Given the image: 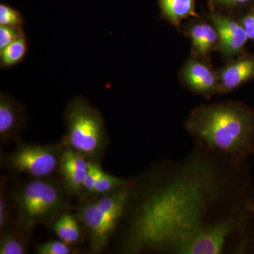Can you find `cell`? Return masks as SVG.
<instances>
[{"label": "cell", "mask_w": 254, "mask_h": 254, "mask_svg": "<svg viewBox=\"0 0 254 254\" xmlns=\"http://www.w3.org/2000/svg\"><path fill=\"white\" fill-rule=\"evenodd\" d=\"M187 128L200 149L230 163L254 155V110L241 103L203 105L190 114Z\"/></svg>", "instance_id": "6da1fadb"}, {"label": "cell", "mask_w": 254, "mask_h": 254, "mask_svg": "<svg viewBox=\"0 0 254 254\" xmlns=\"http://www.w3.org/2000/svg\"><path fill=\"white\" fill-rule=\"evenodd\" d=\"M73 246L68 245L61 240H52L37 245V254H73L77 253Z\"/></svg>", "instance_id": "d6986e66"}, {"label": "cell", "mask_w": 254, "mask_h": 254, "mask_svg": "<svg viewBox=\"0 0 254 254\" xmlns=\"http://www.w3.org/2000/svg\"><path fill=\"white\" fill-rule=\"evenodd\" d=\"M50 225L60 240L73 247L81 242L83 228L76 215L65 210Z\"/></svg>", "instance_id": "8fae6325"}, {"label": "cell", "mask_w": 254, "mask_h": 254, "mask_svg": "<svg viewBox=\"0 0 254 254\" xmlns=\"http://www.w3.org/2000/svg\"><path fill=\"white\" fill-rule=\"evenodd\" d=\"M210 20L218 31V47L224 55L236 56L243 51L250 39L240 21L218 14H212Z\"/></svg>", "instance_id": "ba28073f"}, {"label": "cell", "mask_w": 254, "mask_h": 254, "mask_svg": "<svg viewBox=\"0 0 254 254\" xmlns=\"http://www.w3.org/2000/svg\"><path fill=\"white\" fill-rule=\"evenodd\" d=\"M26 122L24 105L7 93H0V141L6 145L19 138Z\"/></svg>", "instance_id": "52a82bcc"}, {"label": "cell", "mask_w": 254, "mask_h": 254, "mask_svg": "<svg viewBox=\"0 0 254 254\" xmlns=\"http://www.w3.org/2000/svg\"><path fill=\"white\" fill-rule=\"evenodd\" d=\"M254 0H211L212 3L223 7H233L252 2Z\"/></svg>", "instance_id": "603a6c76"}, {"label": "cell", "mask_w": 254, "mask_h": 254, "mask_svg": "<svg viewBox=\"0 0 254 254\" xmlns=\"http://www.w3.org/2000/svg\"><path fill=\"white\" fill-rule=\"evenodd\" d=\"M161 14L172 24L180 26L182 20L195 16V0H159Z\"/></svg>", "instance_id": "5bb4252c"}, {"label": "cell", "mask_w": 254, "mask_h": 254, "mask_svg": "<svg viewBox=\"0 0 254 254\" xmlns=\"http://www.w3.org/2000/svg\"><path fill=\"white\" fill-rule=\"evenodd\" d=\"M25 19L18 10L9 4H0V26L23 28Z\"/></svg>", "instance_id": "ac0fdd59"}, {"label": "cell", "mask_w": 254, "mask_h": 254, "mask_svg": "<svg viewBox=\"0 0 254 254\" xmlns=\"http://www.w3.org/2000/svg\"><path fill=\"white\" fill-rule=\"evenodd\" d=\"M102 172H103V169L100 167L99 162L91 161L86 179L83 182L82 198L83 197H86L87 198L88 197L91 198L95 185Z\"/></svg>", "instance_id": "ffe728a7"}, {"label": "cell", "mask_w": 254, "mask_h": 254, "mask_svg": "<svg viewBox=\"0 0 254 254\" xmlns=\"http://www.w3.org/2000/svg\"><path fill=\"white\" fill-rule=\"evenodd\" d=\"M68 195L61 181L30 178L9 193L16 225L31 233L38 225H50L67 206Z\"/></svg>", "instance_id": "7a4b0ae2"}, {"label": "cell", "mask_w": 254, "mask_h": 254, "mask_svg": "<svg viewBox=\"0 0 254 254\" xmlns=\"http://www.w3.org/2000/svg\"><path fill=\"white\" fill-rule=\"evenodd\" d=\"M240 21L245 28L249 39L254 41V9L249 11L247 14L243 16Z\"/></svg>", "instance_id": "7402d4cb"}, {"label": "cell", "mask_w": 254, "mask_h": 254, "mask_svg": "<svg viewBox=\"0 0 254 254\" xmlns=\"http://www.w3.org/2000/svg\"><path fill=\"white\" fill-rule=\"evenodd\" d=\"M65 146L99 162L105 153L108 137L101 113L82 96H76L66 104L64 113Z\"/></svg>", "instance_id": "277c9868"}, {"label": "cell", "mask_w": 254, "mask_h": 254, "mask_svg": "<svg viewBox=\"0 0 254 254\" xmlns=\"http://www.w3.org/2000/svg\"><path fill=\"white\" fill-rule=\"evenodd\" d=\"M23 34V28L0 26V50L14 43Z\"/></svg>", "instance_id": "44dd1931"}, {"label": "cell", "mask_w": 254, "mask_h": 254, "mask_svg": "<svg viewBox=\"0 0 254 254\" xmlns=\"http://www.w3.org/2000/svg\"><path fill=\"white\" fill-rule=\"evenodd\" d=\"M7 185V177H1L0 181V233L4 232L11 223V201Z\"/></svg>", "instance_id": "2e32d148"}, {"label": "cell", "mask_w": 254, "mask_h": 254, "mask_svg": "<svg viewBox=\"0 0 254 254\" xmlns=\"http://www.w3.org/2000/svg\"><path fill=\"white\" fill-rule=\"evenodd\" d=\"M182 76L190 89L201 94H208L218 90V76L201 62L190 60L182 71Z\"/></svg>", "instance_id": "30bf717a"}, {"label": "cell", "mask_w": 254, "mask_h": 254, "mask_svg": "<svg viewBox=\"0 0 254 254\" xmlns=\"http://www.w3.org/2000/svg\"><path fill=\"white\" fill-rule=\"evenodd\" d=\"M129 182L130 180L114 176L103 170L95 185L92 197L100 196L112 193L126 186Z\"/></svg>", "instance_id": "e0dca14e"}, {"label": "cell", "mask_w": 254, "mask_h": 254, "mask_svg": "<svg viewBox=\"0 0 254 254\" xmlns=\"http://www.w3.org/2000/svg\"><path fill=\"white\" fill-rule=\"evenodd\" d=\"M134 187V182L130 180L123 188L92 197L78 207L76 216L88 237L92 253H100L108 247L128 210Z\"/></svg>", "instance_id": "3957f363"}, {"label": "cell", "mask_w": 254, "mask_h": 254, "mask_svg": "<svg viewBox=\"0 0 254 254\" xmlns=\"http://www.w3.org/2000/svg\"><path fill=\"white\" fill-rule=\"evenodd\" d=\"M254 78V56H246L222 68L218 76V91L225 93L236 89Z\"/></svg>", "instance_id": "9c48e42d"}, {"label": "cell", "mask_w": 254, "mask_h": 254, "mask_svg": "<svg viewBox=\"0 0 254 254\" xmlns=\"http://www.w3.org/2000/svg\"><path fill=\"white\" fill-rule=\"evenodd\" d=\"M91 160L68 147L65 146L58 169L60 181L69 195L82 198L83 182Z\"/></svg>", "instance_id": "8992f818"}, {"label": "cell", "mask_w": 254, "mask_h": 254, "mask_svg": "<svg viewBox=\"0 0 254 254\" xmlns=\"http://www.w3.org/2000/svg\"><path fill=\"white\" fill-rule=\"evenodd\" d=\"M28 53V42L25 33L14 43L0 50V67H14L22 63Z\"/></svg>", "instance_id": "9a60e30c"}, {"label": "cell", "mask_w": 254, "mask_h": 254, "mask_svg": "<svg viewBox=\"0 0 254 254\" xmlns=\"http://www.w3.org/2000/svg\"><path fill=\"white\" fill-rule=\"evenodd\" d=\"M65 145L63 141L53 144L20 143L8 153H1V168L30 178H47L58 173Z\"/></svg>", "instance_id": "5b68a950"}, {"label": "cell", "mask_w": 254, "mask_h": 254, "mask_svg": "<svg viewBox=\"0 0 254 254\" xmlns=\"http://www.w3.org/2000/svg\"><path fill=\"white\" fill-rule=\"evenodd\" d=\"M17 225H11L0 233V254H28V234Z\"/></svg>", "instance_id": "4fadbf2b"}, {"label": "cell", "mask_w": 254, "mask_h": 254, "mask_svg": "<svg viewBox=\"0 0 254 254\" xmlns=\"http://www.w3.org/2000/svg\"><path fill=\"white\" fill-rule=\"evenodd\" d=\"M190 36L195 51L206 56L219 46L218 31L213 25L208 23H195L190 28Z\"/></svg>", "instance_id": "7c38bea8"}]
</instances>
